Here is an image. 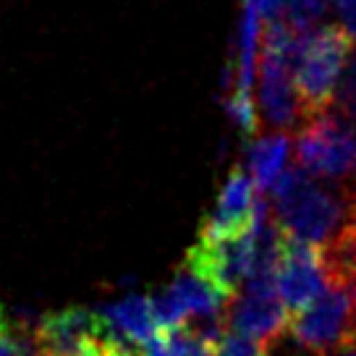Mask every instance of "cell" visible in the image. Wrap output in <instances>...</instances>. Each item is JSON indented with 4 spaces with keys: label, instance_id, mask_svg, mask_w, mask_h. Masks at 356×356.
<instances>
[{
    "label": "cell",
    "instance_id": "obj_1",
    "mask_svg": "<svg viewBox=\"0 0 356 356\" xmlns=\"http://www.w3.org/2000/svg\"><path fill=\"white\" fill-rule=\"evenodd\" d=\"M270 191L275 204L273 212L286 236L309 244H327L356 215V200L320 186L301 168L283 170Z\"/></svg>",
    "mask_w": 356,
    "mask_h": 356
},
{
    "label": "cell",
    "instance_id": "obj_2",
    "mask_svg": "<svg viewBox=\"0 0 356 356\" xmlns=\"http://www.w3.org/2000/svg\"><path fill=\"white\" fill-rule=\"evenodd\" d=\"M354 37L343 26H317L299 37L293 81L301 100L304 121L327 111L333 102L335 87L341 81L348 56L354 53Z\"/></svg>",
    "mask_w": 356,
    "mask_h": 356
},
{
    "label": "cell",
    "instance_id": "obj_3",
    "mask_svg": "<svg viewBox=\"0 0 356 356\" xmlns=\"http://www.w3.org/2000/svg\"><path fill=\"white\" fill-rule=\"evenodd\" d=\"M301 32L289 22H270L259 53V108L262 115L278 129H289L304 118L301 100L293 81L296 50Z\"/></svg>",
    "mask_w": 356,
    "mask_h": 356
},
{
    "label": "cell",
    "instance_id": "obj_4",
    "mask_svg": "<svg viewBox=\"0 0 356 356\" xmlns=\"http://www.w3.org/2000/svg\"><path fill=\"white\" fill-rule=\"evenodd\" d=\"M289 333L314 354H333L356 346V291L327 280L309 307L291 314Z\"/></svg>",
    "mask_w": 356,
    "mask_h": 356
},
{
    "label": "cell",
    "instance_id": "obj_5",
    "mask_svg": "<svg viewBox=\"0 0 356 356\" xmlns=\"http://www.w3.org/2000/svg\"><path fill=\"white\" fill-rule=\"evenodd\" d=\"M296 160L312 176H346L356 163V131L333 113H317L296 136Z\"/></svg>",
    "mask_w": 356,
    "mask_h": 356
},
{
    "label": "cell",
    "instance_id": "obj_6",
    "mask_svg": "<svg viewBox=\"0 0 356 356\" xmlns=\"http://www.w3.org/2000/svg\"><path fill=\"white\" fill-rule=\"evenodd\" d=\"M184 265L210 280L231 301L244 289V283L254 270V234L249 228L244 234L228 236V238H215V241L200 238L186 252Z\"/></svg>",
    "mask_w": 356,
    "mask_h": 356
},
{
    "label": "cell",
    "instance_id": "obj_7",
    "mask_svg": "<svg viewBox=\"0 0 356 356\" xmlns=\"http://www.w3.org/2000/svg\"><path fill=\"white\" fill-rule=\"evenodd\" d=\"M289 307L283 304L278 291V273L252 275L231 299L228 309V327L254 338L262 346L289 330Z\"/></svg>",
    "mask_w": 356,
    "mask_h": 356
},
{
    "label": "cell",
    "instance_id": "obj_8",
    "mask_svg": "<svg viewBox=\"0 0 356 356\" xmlns=\"http://www.w3.org/2000/svg\"><path fill=\"white\" fill-rule=\"evenodd\" d=\"M286 234V231H283ZM327 286L323 249L293 236L283 238L278 259V291L291 314L309 307Z\"/></svg>",
    "mask_w": 356,
    "mask_h": 356
},
{
    "label": "cell",
    "instance_id": "obj_9",
    "mask_svg": "<svg viewBox=\"0 0 356 356\" xmlns=\"http://www.w3.org/2000/svg\"><path fill=\"white\" fill-rule=\"evenodd\" d=\"M34 338L44 356H76L113 338L100 312L71 307L42 317L34 327Z\"/></svg>",
    "mask_w": 356,
    "mask_h": 356
},
{
    "label": "cell",
    "instance_id": "obj_10",
    "mask_svg": "<svg viewBox=\"0 0 356 356\" xmlns=\"http://www.w3.org/2000/svg\"><path fill=\"white\" fill-rule=\"evenodd\" d=\"M254 178L249 176L241 168H234L231 176L225 178L222 191L218 202H215V210L210 212V218L202 225L200 238H228V236H238L252 228L257 215V200L254 194Z\"/></svg>",
    "mask_w": 356,
    "mask_h": 356
},
{
    "label": "cell",
    "instance_id": "obj_11",
    "mask_svg": "<svg viewBox=\"0 0 356 356\" xmlns=\"http://www.w3.org/2000/svg\"><path fill=\"white\" fill-rule=\"evenodd\" d=\"M97 312L105 320L113 338H118L126 346H145L149 338L160 333L155 301L149 296H129L115 304L100 307Z\"/></svg>",
    "mask_w": 356,
    "mask_h": 356
},
{
    "label": "cell",
    "instance_id": "obj_12",
    "mask_svg": "<svg viewBox=\"0 0 356 356\" xmlns=\"http://www.w3.org/2000/svg\"><path fill=\"white\" fill-rule=\"evenodd\" d=\"M291 142L283 134H273L252 145L249 149V173L262 191H270L283 173V165L289 160Z\"/></svg>",
    "mask_w": 356,
    "mask_h": 356
},
{
    "label": "cell",
    "instance_id": "obj_13",
    "mask_svg": "<svg viewBox=\"0 0 356 356\" xmlns=\"http://www.w3.org/2000/svg\"><path fill=\"white\" fill-rule=\"evenodd\" d=\"M333 102L343 118L356 121V53L348 58L343 74H341V81H338V87H335Z\"/></svg>",
    "mask_w": 356,
    "mask_h": 356
},
{
    "label": "cell",
    "instance_id": "obj_14",
    "mask_svg": "<svg viewBox=\"0 0 356 356\" xmlns=\"http://www.w3.org/2000/svg\"><path fill=\"white\" fill-rule=\"evenodd\" d=\"M327 3H330V0H291L286 22H289L293 29L307 32V29H312V24L325 16Z\"/></svg>",
    "mask_w": 356,
    "mask_h": 356
},
{
    "label": "cell",
    "instance_id": "obj_15",
    "mask_svg": "<svg viewBox=\"0 0 356 356\" xmlns=\"http://www.w3.org/2000/svg\"><path fill=\"white\" fill-rule=\"evenodd\" d=\"M228 115L249 136L257 131V111H254V100H252L249 92H238V89L231 92V97H228Z\"/></svg>",
    "mask_w": 356,
    "mask_h": 356
},
{
    "label": "cell",
    "instance_id": "obj_16",
    "mask_svg": "<svg viewBox=\"0 0 356 356\" xmlns=\"http://www.w3.org/2000/svg\"><path fill=\"white\" fill-rule=\"evenodd\" d=\"M215 354L218 356H265L262 354V343L249 338L244 333H236L231 327H225L220 341L215 343Z\"/></svg>",
    "mask_w": 356,
    "mask_h": 356
},
{
    "label": "cell",
    "instance_id": "obj_17",
    "mask_svg": "<svg viewBox=\"0 0 356 356\" xmlns=\"http://www.w3.org/2000/svg\"><path fill=\"white\" fill-rule=\"evenodd\" d=\"M259 16H265L270 22H286L289 16V3L291 0H252Z\"/></svg>",
    "mask_w": 356,
    "mask_h": 356
},
{
    "label": "cell",
    "instance_id": "obj_18",
    "mask_svg": "<svg viewBox=\"0 0 356 356\" xmlns=\"http://www.w3.org/2000/svg\"><path fill=\"white\" fill-rule=\"evenodd\" d=\"M76 356H134L131 348L126 343H121L118 338H108L105 343L95 346V348H89L84 354H76Z\"/></svg>",
    "mask_w": 356,
    "mask_h": 356
},
{
    "label": "cell",
    "instance_id": "obj_19",
    "mask_svg": "<svg viewBox=\"0 0 356 356\" xmlns=\"http://www.w3.org/2000/svg\"><path fill=\"white\" fill-rule=\"evenodd\" d=\"M335 11L343 22V29L356 40V0H335Z\"/></svg>",
    "mask_w": 356,
    "mask_h": 356
},
{
    "label": "cell",
    "instance_id": "obj_20",
    "mask_svg": "<svg viewBox=\"0 0 356 356\" xmlns=\"http://www.w3.org/2000/svg\"><path fill=\"white\" fill-rule=\"evenodd\" d=\"M327 356H356V346L354 348H341V351H333V354H327Z\"/></svg>",
    "mask_w": 356,
    "mask_h": 356
},
{
    "label": "cell",
    "instance_id": "obj_21",
    "mask_svg": "<svg viewBox=\"0 0 356 356\" xmlns=\"http://www.w3.org/2000/svg\"><path fill=\"white\" fill-rule=\"evenodd\" d=\"M3 330H8V327H6V314L0 309V333H3Z\"/></svg>",
    "mask_w": 356,
    "mask_h": 356
}]
</instances>
